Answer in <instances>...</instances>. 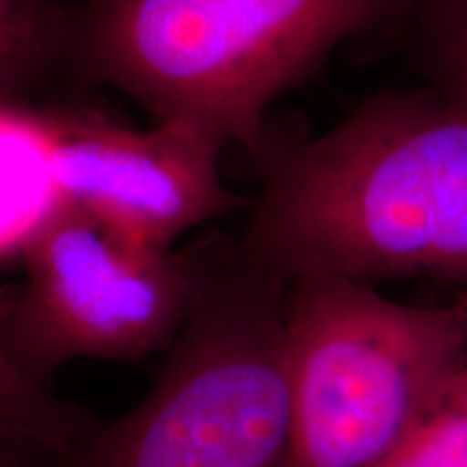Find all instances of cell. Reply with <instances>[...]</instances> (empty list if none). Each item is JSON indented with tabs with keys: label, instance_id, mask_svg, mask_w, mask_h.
Wrapping results in <instances>:
<instances>
[{
	"label": "cell",
	"instance_id": "ba28073f",
	"mask_svg": "<svg viewBox=\"0 0 467 467\" xmlns=\"http://www.w3.org/2000/svg\"><path fill=\"white\" fill-rule=\"evenodd\" d=\"M100 420L39 388L0 350V437L48 454H69Z\"/></svg>",
	"mask_w": 467,
	"mask_h": 467
},
{
	"label": "cell",
	"instance_id": "5bb4252c",
	"mask_svg": "<svg viewBox=\"0 0 467 467\" xmlns=\"http://www.w3.org/2000/svg\"><path fill=\"white\" fill-rule=\"evenodd\" d=\"M25 467H66V461H63V454H42Z\"/></svg>",
	"mask_w": 467,
	"mask_h": 467
},
{
	"label": "cell",
	"instance_id": "30bf717a",
	"mask_svg": "<svg viewBox=\"0 0 467 467\" xmlns=\"http://www.w3.org/2000/svg\"><path fill=\"white\" fill-rule=\"evenodd\" d=\"M46 0H0V20L14 22L33 28V31H46Z\"/></svg>",
	"mask_w": 467,
	"mask_h": 467
},
{
	"label": "cell",
	"instance_id": "4fadbf2b",
	"mask_svg": "<svg viewBox=\"0 0 467 467\" xmlns=\"http://www.w3.org/2000/svg\"><path fill=\"white\" fill-rule=\"evenodd\" d=\"M22 61H25L22 57H11L0 52V93L7 89V85L16 78L17 67H20Z\"/></svg>",
	"mask_w": 467,
	"mask_h": 467
},
{
	"label": "cell",
	"instance_id": "277c9868",
	"mask_svg": "<svg viewBox=\"0 0 467 467\" xmlns=\"http://www.w3.org/2000/svg\"><path fill=\"white\" fill-rule=\"evenodd\" d=\"M285 467H368L467 366V295L405 306L372 284L292 279Z\"/></svg>",
	"mask_w": 467,
	"mask_h": 467
},
{
	"label": "cell",
	"instance_id": "8fae6325",
	"mask_svg": "<svg viewBox=\"0 0 467 467\" xmlns=\"http://www.w3.org/2000/svg\"><path fill=\"white\" fill-rule=\"evenodd\" d=\"M44 33L33 31V28L14 25V22L0 20V52L11 57L25 58L35 46L39 44Z\"/></svg>",
	"mask_w": 467,
	"mask_h": 467
},
{
	"label": "cell",
	"instance_id": "9c48e42d",
	"mask_svg": "<svg viewBox=\"0 0 467 467\" xmlns=\"http://www.w3.org/2000/svg\"><path fill=\"white\" fill-rule=\"evenodd\" d=\"M368 467H467V366Z\"/></svg>",
	"mask_w": 467,
	"mask_h": 467
},
{
	"label": "cell",
	"instance_id": "3957f363",
	"mask_svg": "<svg viewBox=\"0 0 467 467\" xmlns=\"http://www.w3.org/2000/svg\"><path fill=\"white\" fill-rule=\"evenodd\" d=\"M189 317L148 396L66 454V467H285L290 282L238 241L192 251Z\"/></svg>",
	"mask_w": 467,
	"mask_h": 467
},
{
	"label": "cell",
	"instance_id": "6da1fadb",
	"mask_svg": "<svg viewBox=\"0 0 467 467\" xmlns=\"http://www.w3.org/2000/svg\"><path fill=\"white\" fill-rule=\"evenodd\" d=\"M238 244L288 279L424 277L467 295V117L388 89L303 141L271 137Z\"/></svg>",
	"mask_w": 467,
	"mask_h": 467
},
{
	"label": "cell",
	"instance_id": "52a82bcc",
	"mask_svg": "<svg viewBox=\"0 0 467 467\" xmlns=\"http://www.w3.org/2000/svg\"><path fill=\"white\" fill-rule=\"evenodd\" d=\"M396 28L422 87L467 117V0H409Z\"/></svg>",
	"mask_w": 467,
	"mask_h": 467
},
{
	"label": "cell",
	"instance_id": "7c38bea8",
	"mask_svg": "<svg viewBox=\"0 0 467 467\" xmlns=\"http://www.w3.org/2000/svg\"><path fill=\"white\" fill-rule=\"evenodd\" d=\"M42 454L48 452L33 451V448L0 437V467H25L26 463H31L33 459L42 457Z\"/></svg>",
	"mask_w": 467,
	"mask_h": 467
},
{
	"label": "cell",
	"instance_id": "8992f818",
	"mask_svg": "<svg viewBox=\"0 0 467 467\" xmlns=\"http://www.w3.org/2000/svg\"><path fill=\"white\" fill-rule=\"evenodd\" d=\"M55 195L134 241L173 249L180 236L247 210L225 184V143L186 119L128 128L80 113L28 117Z\"/></svg>",
	"mask_w": 467,
	"mask_h": 467
},
{
	"label": "cell",
	"instance_id": "5b68a950",
	"mask_svg": "<svg viewBox=\"0 0 467 467\" xmlns=\"http://www.w3.org/2000/svg\"><path fill=\"white\" fill-rule=\"evenodd\" d=\"M22 275L0 288V350L39 388L74 361L165 355L189 317L195 255L126 236L52 195L17 243Z\"/></svg>",
	"mask_w": 467,
	"mask_h": 467
},
{
	"label": "cell",
	"instance_id": "7a4b0ae2",
	"mask_svg": "<svg viewBox=\"0 0 467 467\" xmlns=\"http://www.w3.org/2000/svg\"><path fill=\"white\" fill-rule=\"evenodd\" d=\"M409 0H85L80 58L154 121L186 119L255 159L266 113L348 39L396 28Z\"/></svg>",
	"mask_w": 467,
	"mask_h": 467
}]
</instances>
